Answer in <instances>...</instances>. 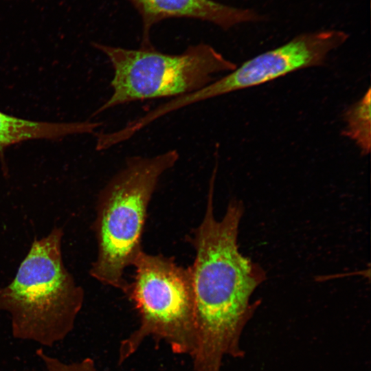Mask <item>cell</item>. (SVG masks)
Returning a JSON list of instances; mask_svg holds the SVG:
<instances>
[{
	"label": "cell",
	"mask_w": 371,
	"mask_h": 371,
	"mask_svg": "<svg viewBox=\"0 0 371 371\" xmlns=\"http://www.w3.org/2000/svg\"><path fill=\"white\" fill-rule=\"evenodd\" d=\"M38 355L44 362V371H98L90 358L68 364L47 356L41 350L38 352Z\"/></svg>",
	"instance_id": "10"
},
{
	"label": "cell",
	"mask_w": 371,
	"mask_h": 371,
	"mask_svg": "<svg viewBox=\"0 0 371 371\" xmlns=\"http://www.w3.org/2000/svg\"><path fill=\"white\" fill-rule=\"evenodd\" d=\"M370 98L369 88L344 114L346 126L343 135L354 140L364 155L369 153L371 145Z\"/></svg>",
	"instance_id": "9"
},
{
	"label": "cell",
	"mask_w": 371,
	"mask_h": 371,
	"mask_svg": "<svg viewBox=\"0 0 371 371\" xmlns=\"http://www.w3.org/2000/svg\"><path fill=\"white\" fill-rule=\"evenodd\" d=\"M63 236L54 227L34 239L14 278L0 289V309L10 313L16 338L52 346L74 327L84 291L64 265Z\"/></svg>",
	"instance_id": "3"
},
{
	"label": "cell",
	"mask_w": 371,
	"mask_h": 371,
	"mask_svg": "<svg viewBox=\"0 0 371 371\" xmlns=\"http://www.w3.org/2000/svg\"><path fill=\"white\" fill-rule=\"evenodd\" d=\"M93 45L106 56L113 70L112 93L93 115L133 102L192 93L212 82L215 74L237 67L205 43L190 45L177 54L155 47L133 49L98 43Z\"/></svg>",
	"instance_id": "4"
},
{
	"label": "cell",
	"mask_w": 371,
	"mask_h": 371,
	"mask_svg": "<svg viewBox=\"0 0 371 371\" xmlns=\"http://www.w3.org/2000/svg\"><path fill=\"white\" fill-rule=\"evenodd\" d=\"M133 266L135 275L126 293L139 325L120 345L118 361L130 357L148 337L163 340L172 351L190 355L194 345V299L190 273L172 258L142 251Z\"/></svg>",
	"instance_id": "5"
},
{
	"label": "cell",
	"mask_w": 371,
	"mask_h": 371,
	"mask_svg": "<svg viewBox=\"0 0 371 371\" xmlns=\"http://www.w3.org/2000/svg\"><path fill=\"white\" fill-rule=\"evenodd\" d=\"M348 37V33L337 30L299 34L278 47L247 60L227 75L203 88L173 98L170 106L177 111L199 102L265 84L299 69L321 66L328 54L343 45Z\"/></svg>",
	"instance_id": "6"
},
{
	"label": "cell",
	"mask_w": 371,
	"mask_h": 371,
	"mask_svg": "<svg viewBox=\"0 0 371 371\" xmlns=\"http://www.w3.org/2000/svg\"><path fill=\"white\" fill-rule=\"evenodd\" d=\"M216 170L210 179L203 218L190 238L195 250L188 267L194 299L195 338L190 355L194 371H221L226 356H243L241 335L258 306L250 299L266 279L263 269L238 250L243 203L230 201L223 218H215Z\"/></svg>",
	"instance_id": "1"
},
{
	"label": "cell",
	"mask_w": 371,
	"mask_h": 371,
	"mask_svg": "<svg viewBox=\"0 0 371 371\" xmlns=\"http://www.w3.org/2000/svg\"><path fill=\"white\" fill-rule=\"evenodd\" d=\"M179 158L176 150L153 157L133 156L100 191L93 229L98 256L90 275L100 282L126 293L124 278L142 248L147 210L161 175Z\"/></svg>",
	"instance_id": "2"
},
{
	"label": "cell",
	"mask_w": 371,
	"mask_h": 371,
	"mask_svg": "<svg viewBox=\"0 0 371 371\" xmlns=\"http://www.w3.org/2000/svg\"><path fill=\"white\" fill-rule=\"evenodd\" d=\"M101 122H81L52 123L32 121L7 115L0 111V155L12 144L34 139H54L67 135L92 133Z\"/></svg>",
	"instance_id": "8"
},
{
	"label": "cell",
	"mask_w": 371,
	"mask_h": 371,
	"mask_svg": "<svg viewBox=\"0 0 371 371\" xmlns=\"http://www.w3.org/2000/svg\"><path fill=\"white\" fill-rule=\"evenodd\" d=\"M139 14L142 23V48L154 47L153 27L165 19L186 18L209 22L224 30L245 23H257L266 17L251 8L231 6L214 0H128Z\"/></svg>",
	"instance_id": "7"
}]
</instances>
